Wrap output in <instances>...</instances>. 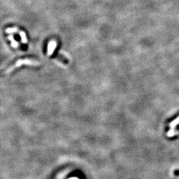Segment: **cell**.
Returning a JSON list of instances; mask_svg holds the SVG:
<instances>
[{"label":"cell","instance_id":"6da1fadb","mask_svg":"<svg viewBox=\"0 0 179 179\" xmlns=\"http://www.w3.org/2000/svg\"><path fill=\"white\" fill-rule=\"evenodd\" d=\"M40 63L38 62L37 60L31 59H19L17 60L13 64L11 65L10 66L6 69L4 71V74H8L12 72L15 68H17L19 66L22 65H29V66H37L39 65Z\"/></svg>","mask_w":179,"mask_h":179},{"label":"cell","instance_id":"7a4b0ae2","mask_svg":"<svg viewBox=\"0 0 179 179\" xmlns=\"http://www.w3.org/2000/svg\"><path fill=\"white\" fill-rule=\"evenodd\" d=\"M179 124V116L177 117V118L171 122L169 124L170 126V130L167 132V135L168 137H172L175 135L179 134V131H176V127Z\"/></svg>","mask_w":179,"mask_h":179},{"label":"cell","instance_id":"3957f363","mask_svg":"<svg viewBox=\"0 0 179 179\" xmlns=\"http://www.w3.org/2000/svg\"><path fill=\"white\" fill-rule=\"evenodd\" d=\"M57 42L56 40H50L48 45V49H47V54L49 56L53 55L54 51L56 49V47H57Z\"/></svg>","mask_w":179,"mask_h":179},{"label":"cell","instance_id":"277c9868","mask_svg":"<svg viewBox=\"0 0 179 179\" xmlns=\"http://www.w3.org/2000/svg\"><path fill=\"white\" fill-rule=\"evenodd\" d=\"M7 39H8L9 40H11V41H12V47H13V48L16 49V48H17V47H18L19 43H18V42H17V41H16V40H15L14 39L13 36L12 35H9V37H7Z\"/></svg>","mask_w":179,"mask_h":179},{"label":"cell","instance_id":"5b68a950","mask_svg":"<svg viewBox=\"0 0 179 179\" xmlns=\"http://www.w3.org/2000/svg\"><path fill=\"white\" fill-rule=\"evenodd\" d=\"M19 32L20 37H21V42L23 44H26L27 43V38L26 34H25V33L23 31H20Z\"/></svg>","mask_w":179,"mask_h":179},{"label":"cell","instance_id":"8992f818","mask_svg":"<svg viewBox=\"0 0 179 179\" xmlns=\"http://www.w3.org/2000/svg\"><path fill=\"white\" fill-rule=\"evenodd\" d=\"M18 28L17 27H12V28H7L6 29V33L8 34L11 33H15L18 32Z\"/></svg>","mask_w":179,"mask_h":179},{"label":"cell","instance_id":"52a82bcc","mask_svg":"<svg viewBox=\"0 0 179 179\" xmlns=\"http://www.w3.org/2000/svg\"><path fill=\"white\" fill-rule=\"evenodd\" d=\"M178 179H179V177H178Z\"/></svg>","mask_w":179,"mask_h":179}]
</instances>
